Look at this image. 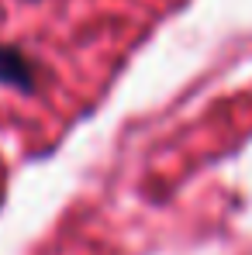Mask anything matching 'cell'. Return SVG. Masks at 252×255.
<instances>
[{"label": "cell", "instance_id": "6da1fadb", "mask_svg": "<svg viewBox=\"0 0 252 255\" xmlns=\"http://www.w3.org/2000/svg\"><path fill=\"white\" fill-rule=\"evenodd\" d=\"M42 80V69L35 66V59L17 48V45H0V83L21 93H35Z\"/></svg>", "mask_w": 252, "mask_h": 255}]
</instances>
